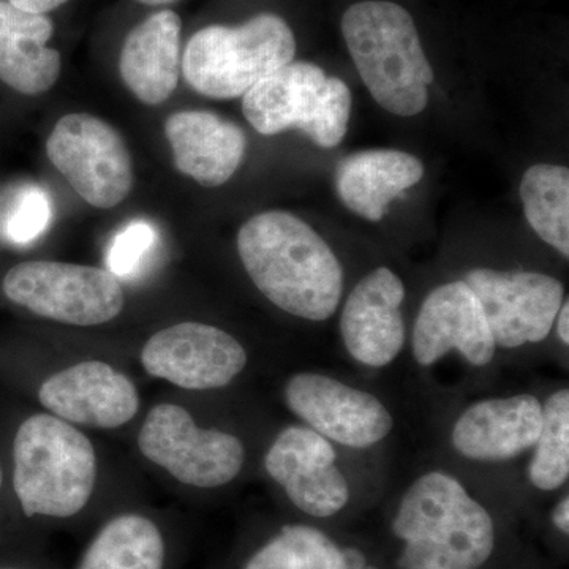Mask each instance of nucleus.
<instances>
[{
	"mask_svg": "<svg viewBox=\"0 0 569 569\" xmlns=\"http://www.w3.org/2000/svg\"><path fill=\"white\" fill-rule=\"evenodd\" d=\"M238 253L260 293L290 316L329 320L342 301L343 268L305 220L284 211L253 216L238 234Z\"/></svg>",
	"mask_w": 569,
	"mask_h": 569,
	"instance_id": "1",
	"label": "nucleus"
},
{
	"mask_svg": "<svg viewBox=\"0 0 569 569\" xmlns=\"http://www.w3.org/2000/svg\"><path fill=\"white\" fill-rule=\"evenodd\" d=\"M392 533L399 569H481L496 550L492 516L455 475L430 470L397 503Z\"/></svg>",
	"mask_w": 569,
	"mask_h": 569,
	"instance_id": "2",
	"label": "nucleus"
},
{
	"mask_svg": "<svg viewBox=\"0 0 569 569\" xmlns=\"http://www.w3.org/2000/svg\"><path fill=\"white\" fill-rule=\"evenodd\" d=\"M342 33L359 77L383 110L402 118L425 110L433 70L403 7L387 0L355 3L343 14Z\"/></svg>",
	"mask_w": 569,
	"mask_h": 569,
	"instance_id": "3",
	"label": "nucleus"
},
{
	"mask_svg": "<svg viewBox=\"0 0 569 569\" xmlns=\"http://www.w3.org/2000/svg\"><path fill=\"white\" fill-rule=\"evenodd\" d=\"M91 440L54 415H32L13 443V488L28 518L71 519L96 489Z\"/></svg>",
	"mask_w": 569,
	"mask_h": 569,
	"instance_id": "4",
	"label": "nucleus"
},
{
	"mask_svg": "<svg viewBox=\"0 0 569 569\" xmlns=\"http://www.w3.org/2000/svg\"><path fill=\"white\" fill-rule=\"evenodd\" d=\"M295 33L282 18L261 13L238 28L208 26L183 50L190 88L211 99H236L280 67L293 62Z\"/></svg>",
	"mask_w": 569,
	"mask_h": 569,
	"instance_id": "5",
	"label": "nucleus"
},
{
	"mask_svg": "<svg viewBox=\"0 0 569 569\" xmlns=\"http://www.w3.org/2000/svg\"><path fill=\"white\" fill-rule=\"evenodd\" d=\"M242 111L258 133L299 129L321 148H336L347 134L351 92L316 63L290 62L244 93Z\"/></svg>",
	"mask_w": 569,
	"mask_h": 569,
	"instance_id": "6",
	"label": "nucleus"
},
{
	"mask_svg": "<svg viewBox=\"0 0 569 569\" xmlns=\"http://www.w3.org/2000/svg\"><path fill=\"white\" fill-rule=\"evenodd\" d=\"M2 288L14 305L63 325H104L126 306L121 282L96 266L26 261L7 272Z\"/></svg>",
	"mask_w": 569,
	"mask_h": 569,
	"instance_id": "7",
	"label": "nucleus"
},
{
	"mask_svg": "<svg viewBox=\"0 0 569 569\" xmlns=\"http://www.w3.org/2000/svg\"><path fill=\"white\" fill-rule=\"evenodd\" d=\"M138 448L179 482L198 489L230 485L246 463V448L238 437L197 426L186 408L173 403L149 411L138 433Z\"/></svg>",
	"mask_w": 569,
	"mask_h": 569,
	"instance_id": "8",
	"label": "nucleus"
},
{
	"mask_svg": "<svg viewBox=\"0 0 569 569\" xmlns=\"http://www.w3.org/2000/svg\"><path fill=\"white\" fill-rule=\"evenodd\" d=\"M47 152L71 189L93 208H114L132 190V156L126 141L96 116H63L48 138Z\"/></svg>",
	"mask_w": 569,
	"mask_h": 569,
	"instance_id": "9",
	"label": "nucleus"
},
{
	"mask_svg": "<svg viewBox=\"0 0 569 569\" xmlns=\"http://www.w3.org/2000/svg\"><path fill=\"white\" fill-rule=\"evenodd\" d=\"M288 410L331 443L369 449L387 440L395 417L372 392L320 372H298L283 388Z\"/></svg>",
	"mask_w": 569,
	"mask_h": 569,
	"instance_id": "10",
	"label": "nucleus"
},
{
	"mask_svg": "<svg viewBox=\"0 0 569 569\" xmlns=\"http://www.w3.org/2000/svg\"><path fill=\"white\" fill-rule=\"evenodd\" d=\"M462 280L477 296L501 350L545 342L567 299L563 283L541 272L477 268Z\"/></svg>",
	"mask_w": 569,
	"mask_h": 569,
	"instance_id": "11",
	"label": "nucleus"
},
{
	"mask_svg": "<svg viewBox=\"0 0 569 569\" xmlns=\"http://www.w3.org/2000/svg\"><path fill=\"white\" fill-rule=\"evenodd\" d=\"M336 445L305 425L280 430L264 456L266 473L296 509L316 519L339 515L350 503V482L337 463Z\"/></svg>",
	"mask_w": 569,
	"mask_h": 569,
	"instance_id": "12",
	"label": "nucleus"
},
{
	"mask_svg": "<svg viewBox=\"0 0 569 569\" xmlns=\"http://www.w3.org/2000/svg\"><path fill=\"white\" fill-rule=\"evenodd\" d=\"M249 361L238 339L217 326L186 321L164 328L146 342L141 365L153 378L189 391L233 383Z\"/></svg>",
	"mask_w": 569,
	"mask_h": 569,
	"instance_id": "13",
	"label": "nucleus"
},
{
	"mask_svg": "<svg viewBox=\"0 0 569 569\" xmlns=\"http://www.w3.org/2000/svg\"><path fill=\"white\" fill-rule=\"evenodd\" d=\"M452 351L477 369L492 365L498 351L485 310L463 280L433 288L411 329V355L419 367L436 366Z\"/></svg>",
	"mask_w": 569,
	"mask_h": 569,
	"instance_id": "14",
	"label": "nucleus"
},
{
	"mask_svg": "<svg viewBox=\"0 0 569 569\" xmlns=\"http://www.w3.org/2000/svg\"><path fill=\"white\" fill-rule=\"evenodd\" d=\"M403 299L402 279L387 266L356 283L340 313V337L356 365L385 369L402 355L407 343Z\"/></svg>",
	"mask_w": 569,
	"mask_h": 569,
	"instance_id": "15",
	"label": "nucleus"
},
{
	"mask_svg": "<svg viewBox=\"0 0 569 569\" xmlns=\"http://www.w3.org/2000/svg\"><path fill=\"white\" fill-rule=\"evenodd\" d=\"M39 400L54 417L70 422L118 429L140 410V395L133 381L102 361H84L48 378Z\"/></svg>",
	"mask_w": 569,
	"mask_h": 569,
	"instance_id": "16",
	"label": "nucleus"
},
{
	"mask_svg": "<svg viewBox=\"0 0 569 569\" xmlns=\"http://www.w3.org/2000/svg\"><path fill=\"white\" fill-rule=\"evenodd\" d=\"M542 400L530 392L470 403L456 419L451 445L460 458L478 463L518 459L537 443Z\"/></svg>",
	"mask_w": 569,
	"mask_h": 569,
	"instance_id": "17",
	"label": "nucleus"
},
{
	"mask_svg": "<svg viewBox=\"0 0 569 569\" xmlns=\"http://www.w3.org/2000/svg\"><path fill=\"white\" fill-rule=\"evenodd\" d=\"M164 133L176 168L208 189L230 181L246 157L244 130L211 111L174 112Z\"/></svg>",
	"mask_w": 569,
	"mask_h": 569,
	"instance_id": "18",
	"label": "nucleus"
},
{
	"mask_svg": "<svg viewBox=\"0 0 569 569\" xmlns=\"http://www.w3.org/2000/svg\"><path fill=\"white\" fill-rule=\"evenodd\" d=\"M181 31L179 14L162 10L134 26L123 41L119 70L127 88L141 103L162 104L178 88Z\"/></svg>",
	"mask_w": 569,
	"mask_h": 569,
	"instance_id": "19",
	"label": "nucleus"
},
{
	"mask_svg": "<svg viewBox=\"0 0 569 569\" xmlns=\"http://www.w3.org/2000/svg\"><path fill=\"white\" fill-rule=\"evenodd\" d=\"M54 26L0 0V80L24 96L50 91L61 74L59 51L47 47Z\"/></svg>",
	"mask_w": 569,
	"mask_h": 569,
	"instance_id": "20",
	"label": "nucleus"
},
{
	"mask_svg": "<svg viewBox=\"0 0 569 569\" xmlns=\"http://www.w3.org/2000/svg\"><path fill=\"white\" fill-rule=\"evenodd\" d=\"M425 176L421 160L411 153L380 149L348 156L336 170V190L350 211L380 222L395 198Z\"/></svg>",
	"mask_w": 569,
	"mask_h": 569,
	"instance_id": "21",
	"label": "nucleus"
},
{
	"mask_svg": "<svg viewBox=\"0 0 569 569\" xmlns=\"http://www.w3.org/2000/svg\"><path fill=\"white\" fill-rule=\"evenodd\" d=\"M163 531L137 512L114 516L97 531L77 569H167Z\"/></svg>",
	"mask_w": 569,
	"mask_h": 569,
	"instance_id": "22",
	"label": "nucleus"
},
{
	"mask_svg": "<svg viewBox=\"0 0 569 569\" xmlns=\"http://www.w3.org/2000/svg\"><path fill=\"white\" fill-rule=\"evenodd\" d=\"M527 222L535 233L569 258V171L561 164H533L520 182Z\"/></svg>",
	"mask_w": 569,
	"mask_h": 569,
	"instance_id": "23",
	"label": "nucleus"
},
{
	"mask_svg": "<svg viewBox=\"0 0 569 569\" xmlns=\"http://www.w3.org/2000/svg\"><path fill=\"white\" fill-rule=\"evenodd\" d=\"M242 569H346L342 548L325 531L306 523H288Z\"/></svg>",
	"mask_w": 569,
	"mask_h": 569,
	"instance_id": "24",
	"label": "nucleus"
},
{
	"mask_svg": "<svg viewBox=\"0 0 569 569\" xmlns=\"http://www.w3.org/2000/svg\"><path fill=\"white\" fill-rule=\"evenodd\" d=\"M527 468L530 485L541 492H556L569 478V391L560 388L542 402L541 432Z\"/></svg>",
	"mask_w": 569,
	"mask_h": 569,
	"instance_id": "25",
	"label": "nucleus"
},
{
	"mask_svg": "<svg viewBox=\"0 0 569 569\" xmlns=\"http://www.w3.org/2000/svg\"><path fill=\"white\" fill-rule=\"evenodd\" d=\"M52 222V201L47 190L24 186L14 193L2 219L7 241L18 246L32 244Z\"/></svg>",
	"mask_w": 569,
	"mask_h": 569,
	"instance_id": "26",
	"label": "nucleus"
},
{
	"mask_svg": "<svg viewBox=\"0 0 569 569\" xmlns=\"http://www.w3.org/2000/svg\"><path fill=\"white\" fill-rule=\"evenodd\" d=\"M159 242L156 224L144 219L132 220L122 227L108 244L107 269L116 279L129 280L140 274Z\"/></svg>",
	"mask_w": 569,
	"mask_h": 569,
	"instance_id": "27",
	"label": "nucleus"
},
{
	"mask_svg": "<svg viewBox=\"0 0 569 569\" xmlns=\"http://www.w3.org/2000/svg\"><path fill=\"white\" fill-rule=\"evenodd\" d=\"M9 2L17 9L28 11V13L47 14L48 11L59 9L69 0H9Z\"/></svg>",
	"mask_w": 569,
	"mask_h": 569,
	"instance_id": "28",
	"label": "nucleus"
},
{
	"mask_svg": "<svg viewBox=\"0 0 569 569\" xmlns=\"http://www.w3.org/2000/svg\"><path fill=\"white\" fill-rule=\"evenodd\" d=\"M552 523L565 537L569 535V496L560 498L552 511Z\"/></svg>",
	"mask_w": 569,
	"mask_h": 569,
	"instance_id": "29",
	"label": "nucleus"
},
{
	"mask_svg": "<svg viewBox=\"0 0 569 569\" xmlns=\"http://www.w3.org/2000/svg\"><path fill=\"white\" fill-rule=\"evenodd\" d=\"M557 337L561 346L569 347V302L565 299L556 318Z\"/></svg>",
	"mask_w": 569,
	"mask_h": 569,
	"instance_id": "30",
	"label": "nucleus"
},
{
	"mask_svg": "<svg viewBox=\"0 0 569 569\" xmlns=\"http://www.w3.org/2000/svg\"><path fill=\"white\" fill-rule=\"evenodd\" d=\"M343 563L346 569H365L367 567V557L358 548H342Z\"/></svg>",
	"mask_w": 569,
	"mask_h": 569,
	"instance_id": "31",
	"label": "nucleus"
},
{
	"mask_svg": "<svg viewBox=\"0 0 569 569\" xmlns=\"http://www.w3.org/2000/svg\"><path fill=\"white\" fill-rule=\"evenodd\" d=\"M138 2L146 3V6H168V3H173L176 0H138Z\"/></svg>",
	"mask_w": 569,
	"mask_h": 569,
	"instance_id": "32",
	"label": "nucleus"
},
{
	"mask_svg": "<svg viewBox=\"0 0 569 569\" xmlns=\"http://www.w3.org/2000/svg\"><path fill=\"white\" fill-rule=\"evenodd\" d=\"M2 482H3L2 468H0V489H2Z\"/></svg>",
	"mask_w": 569,
	"mask_h": 569,
	"instance_id": "33",
	"label": "nucleus"
},
{
	"mask_svg": "<svg viewBox=\"0 0 569 569\" xmlns=\"http://www.w3.org/2000/svg\"><path fill=\"white\" fill-rule=\"evenodd\" d=\"M365 569H380V568H377V567H370V565H367V567Z\"/></svg>",
	"mask_w": 569,
	"mask_h": 569,
	"instance_id": "34",
	"label": "nucleus"
},
{
	"mask_svg": "<svg viewBox=\"0 0 569 569\" xmlns=\"http://www.w3.org/2000/svg\"><path fill=\"white\" fill-rule=\"evenodd\" d=\"M0 569H13V568H0Z\"/></svg>",
	"mask_w": 569,
	"mask_h": 569,
	"instance_id": "35",
	"label": "nucleus"
}]
</instances>
